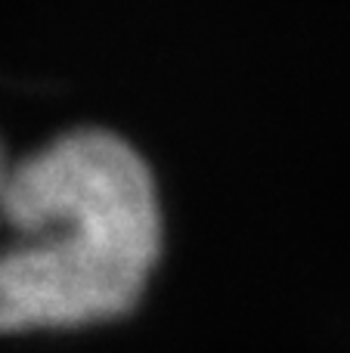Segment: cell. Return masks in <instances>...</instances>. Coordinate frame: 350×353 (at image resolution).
I'll return each instance as SVG.
<instances>
[{"label": "cell", "mask_w": 350, "mask_h": 353, "mask_svg": "<svg viewBox=\"0 0 350 353\" xmlns=\"http://www.w3.org/2000/svg\"><path fill=\"white\" fill-rule=\"evenodd\" d=\"M0 251V335L68 332L140 304L161 254L146 161L109 130H72L12 165Z\"/></svg>", "instance_id": "obj_1"}, {"label": "cell", "mask_w": 350, "mask_h": 353, "mask_svg": "<svg viewBox=\"0 0 350 353\" xmlns=\"http://www.w3.org/2000/svg\"><path fill=\"white\" fill-rule=\"evenodd\" d=\"M10 174H12V165L3 159V152H0V223H3V211H6V189H10Z\"/></svg>", "instance_id": "obj_2"}]
</instances>
